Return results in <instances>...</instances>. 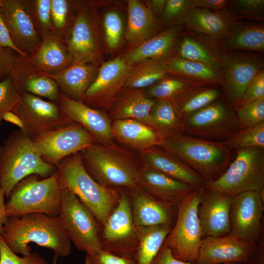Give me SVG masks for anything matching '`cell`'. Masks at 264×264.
I'll use <instances>...</instances> for the list:
<instances>
[{
	"label": "cell",
	"mask_w": 264,
	"mask_h": 264,
	"mask_svg": "<svg viewBox=\"0 0 264 264\" xmlns=\"http://www.w3.org/2000/svg\"><path fill=\"white\" fill-rule=\"evenodd\" d=\"M1 236L13 252L22 256L31 252V243L50 249L62 257L67 256L71 250V242L58 217L44 213L8 217Z\"/></svg>",
	"instance_id": "1"
},
{
	"label": "cell",
	"mask_w": 264,
	"mask_h": 264,
	"mask_svg": "<svg viewBox=\"0 0 264 264\" xmlns=\"http://www.w3.org/2000/svg\"><path fill=\"white\" fill-rule=\"evenodd\" d=\"M157 147L178 158L206 182L221 176L235 156L224 142L184 134L163 136Z\"/></svg>",
	"instance_id": "2"
},
{
	"label": "cell",
	"mask_w": 264,
	"mask_h": 264,
	"mask_svg": "<svg viewBox=\"0 0 264 264\" xmlns=\"http://www.w3.org/2000/svg\"><path fill=\"white\" fill-rule=\"evenodd\" d=\"M79 152L87 172L102 185L127 191L137 186L141 166L114 144L95 142Z\"/></svg>",
	"instance_id": "3"
},
{
	"label": "cell",
	"mask_w": 264,
	"mask_h": 264,
	"mask_svg": "<svg viewBox=\"0 0 264 264\" xmlns=\"http://www.w3.org/2000/svg\"><path fill=\"white\" fill-rule=\"evenodd\" d=\"M57 170L41 158L31 138L20 129L9 134L0 145V187L7 198L13 187L25 177L37 175L44 178Z\"/></svg>",
	"instance_id": "4"
},
{
	"label": "cell",
	"mask_w": 264,
	"mask_h": 264,
	"mask_svg": "<svg viewBox=\"0 0 264 264\" xmlns=\"http://www.w3.org/2000/svg\"><path fill=\"white\" fill-rule=\"evenodd\" d=\"M57 167L63 186L90 210L102 226L116 207L121 189L106 187L93 179L85 169L80 152L62 159Z\"/></svg>",
	"instance_id": "5"
},
{
	"label": "cell",
	"mask_w": 264,
	"mask_h": 264,
	"mask_svg": "<svg viewBox=\"0 0 264 264\" xmlns=\"http://www.w3.org/2000/svg\"><path fill=\"white\" fill-rule=\"evenodd\" d=\"M62 187L58 170L44 178L37 175L25 177L13 187L7 198V216L33 213L58 216Z\"/></svg>",
	"instance_id": "6"
},
{
	"label": "cell",
	"mask_w": 264,
	"mask_h": 264,
	"mask_svg": "<svg viewBox=\"0 0 264 264\" xmlns=\"http://www.w3.org/2000/svg\"><path fill=\"white\" fill-rule=\"evenodd\" d=\"M204 187L232 197L247 191L264 196V148L236 151L235 156L225 172L217 179L206 182Z\"/></svg>",
	"instance_id": "7"
},
{
	"label": "cell",
	"mask_w": 264,
	"mask_h": 264,
	"mask_svg": "<svg viewBox=\"0 0 264 264\" xmlns=\"http://www.w3.org/2000/svg\"><path fill=\"white\" fill-rule=\"evenodd\" d=\"M58 217L67 237L78 251L92 254L102 249L101 225L90 210L64 186Z\"/></svg>",
	"instance_id": "8"
},
{
	"label": "cell",
	"mask_w": 264,
	"mask_h": 264,
	"mask_svg": "<svg viewBox=\"0 0 264 264\" xmlns=\"http://www.w3.org/2000/svg\"><path fill=\"white\" fill-rule=\"evenodd\" d=\"M201 200L200 188L187 194L177 209L175 223L163 245L179 260L195 264L202 239L198 210Z\"/></svg>",
	"instance_id": "9"
},
{
	"label": "cell",
	"mask_w": 264,
	"mask_h": 264,
	"mask_svg": "<svg viewBox=\"0 0 264 264\" xmlns=\"http://www.w3.org/2000/svg\"><path fill=\"white\" fill-rule=\"evenodd\" d=\"M183 134L224 142L240 130L234 106L224 96L182 119Z\"/></svg>",
	"instance_id": "10"
},
{
	"label": "cell",
	"mask_w": 264,
	"mask_h": 264,
	"mask_svg": "<svg viewBox=\"0 0 264 264\" xmlns=\"http://www.w3.org/2000/svg\"><path fill=\"white\" fill-rule=\"evenodd\" d=\"M101 242L102 249L134 259L138 237L127 190H121L116 207L102 224Z\"/></svg>",
	"instance_id": "11"
},
{
	"label": "cell",
	"mask_w": 264,
	"mask_h": 264,
	"mask_svg": "<svg viewBox=\"0 0 264 264\" xmlns=\"http://www.w3.org/2000/svg\"><path fill=\"white\" fill-rule=\"evenodd\" d=\"M264 67L263 53L223 49L220 70L224 97L233 105L240 101L250 82Z\"/></svg>",
	"instance_id": "12"
},
{
	"label": "cell",
	"mask_w": 264,
	"mask_h": 264,
	"mask_svg": "<svg viewBox=\"0 0 264 264\" xmlns=\"http://www.w3.org/2000/svg\"><path fill=\"white\" fill-rule=\"evenodd\" d=\"M31 139L41 158L56 167L62 159L96 142L87 129L75 122L43 132Z\"/></svg>",
	"instance_id": "13"
},
{
	"label": "cell",
	"mask_w": 264,
	"mask_h": 264,
	"mask_svg": "<svg viewBox=\"0 0 264 264\" xmlns=\"http://www.w3.org/2000/svg\"><path fill=\"white\" fill-rule=\"evenodd\" d=\"M18 119L20 129L31 138L71 122L56 102L27 92L21 94L12 111Z\"/></svg>",
	"instance_id": "14"
},
{
	"label": "cell",
	"mask_w": 264,
	"mask_h": 264,
	"mask_svg": "<svg viewBox=\"0 0 264 264\" xmlns=\"http://www.w3.org/2000/svg\"><path fill=\"white\" fill-rule=\"evenodd\" d=\"M94 13L90 5L79 1L72 24L64 41L74 63L97 66L100 49Z\"/></svg>",
	"instance_id": "15"
},
{
	"label": "cell",
	"mask_w": 264,
	"mask_h": 264,
	"mask_svg": "<svg viewBox=\"0 0 264 264\" xmlns=\"http://www.w3.org/2000/svg\"><path fill=\"white\" fill-rule=\"evenodd\" d=\"M131 67L121 57L103 63L82 101L95 109L109 110L124 88Z\"/></svg>",
	"instance_id": "16"
},
{
	"label": "cell",
	"mask_w": 264,
	"mask_h": 264,
	"mask_svg": "<svg viewBox=\"0 0 264 264\" xmlns=\"http://www.w3.org/2000/svg\"><path fill=\"white\" fill-rule=\"evenodd\" d=\"M264 196L254 191L233 197L230 212L229 234L256 243L264 234Z\"/></svg>",
	"instance_id": "17"
},
{
	"label": "cell",
	"mask_w": 264,
	"mask_h": 264,
	"mask_svg": "<svg viewBox=\"0 0 264 264\" xmlns=\"http://www.w3.org/2000/svg\"><path fill=\"white\" fill-rule=\"evenodd\" d=\"M0 10L14 45L29 58L42 40L24 0H2Z\"/></svg>",
	"instance_id": "18"
},
{
	"label": "cell",
	"mask_w": 264,
	"mask_h": 264,
	"mask_svg": "<svg viewBox=\"0 0 264 264\" xmlns=\"http://www.w3.org/2000/svg\"><path fill=\"white\" fill-rule=\"evenodd\" d=\"M255 243L229 234L201 239L195 264L244 263Z\"/></svg>",
	"instance_id": "19"
},
{
	"label": "cell",
	"mask_w": 264,
	"mask_h": 264,
	"mask_svg": "<svg viewBox=\"0 0 264 264\" xmlns=\"http://www.w3.org/2000/svg\"><path fill=\"white\" fill-rule=\"evenodd\" d=\"M200 194L198 214L202 239L229 234L231 230L230 212L233 197L204 186L200 188Z\"/></svg>",
	"instance_id": "20"
},
{
	"label": "cell",
	"mask_w": 264,
	"mask_h": 264,
	"mask_svg": "<svg viewBox=\"0 0 264 264\" xmlns=\"http://www.w3.org/2000/svg\"><path fill=\"white\" fill-rule=\"evenodd\" d=\"M57 103L71 122L84 127L92 135L97 143L113 144L112 122L103 111L91 107L82 101L71 99L61 92Z\"/></svg>",
	"instance_id": "21"
},
{
	"label": "cell",
	"mask_w": 264,
	"mask_h": 264,
	"mask_svg": "<svg viewBox=\"0 0 264 264\" xmlns=\"http://www.w3.org/2000/svg\"><path fill=\"white\" fill-rule=\"evenodd\" d=\"M10 75L20 94L27 92L58 102L60 91L56 82L16 52Z\"/></svg>",
	"instance_id": "22"
},
{
	"label": "cell",
	"mask_w": 264,
	"mask_h": 264,
	"mask_svg": "<svg viewBox=\"0 0 264 264\" xmlns=\"http://www.w3.org/2000/svg\"><path fill=\"white\" fill-rule=\"evenodd\" d=\"M135 226H174L177 209L150 195L138 186L127 191Z\"/></svg>",
	"instance_id": "23"
},
{
	"label": "cell",
	"mask_w": 264,
	"mask_h": 264,
	"mask_svg": "<svg viewBox=\"0 0 264 264\" xmlns=\"http://www.w3.org/2000/svg\"><path fill=\"white\" fill-rule=\"evenodd\" d=\"M137 186L150 195L176 209L184 197L196 189L159 171L142 167L139 171Z\"/></svg>",
	"instance_id": "24"
},
{
	"label": "cell",
	"mask_w": 264,
	"mask_h": 264,
	"mask_svg": "<svg viewBox=\"0 0 264 264\" xmlns=\"http://www.w3.org/2000/svg\"><path fill=\"white\" fill-rule=\"evenodd\" d=\"M223 51L221 42L198 33L184 26L175 54L180 58L201 63L220 71Z\"/></svg>",
	"instance_id": "25"
},
{
	"label": "cell",
	"mask_w": 264,
	"mask_h": 264,
	"mask_svg": "<svg viewBox=\"0 0 264 264\" xmlns=\"http://www.w3.org/2000/svg\"><path fill=\"white\" fill-rule=\"evenodd\" d=\"M142 167L159 171L195 189L201 188L206 181L178 158L157 146L140 152Z\"/></svg>",
	"instance_id": "26"
},
{
	"label": "cell",
	"mask_w": 264,
	"mask_h": 264,
	"mask_svg": "<svg viewBox=\"0 0 264 264\" xmlns=\"http://www.w3.org/2000/svg\"><path fill=\"white\" fill-rule=\"evenodd\" d=\"M237 21L228 8L211 11L193 7L184 26L207 37L221 42L228 36Z\"/></svg>",
	"instance_id": "27"
},
{
	"label": "cell",
	"mask_w": 264,
	"mask_h": 264,
	"mask_svg": "<svg viewBox=\"0 0 264 264\" xmlns=\"http://www.w3.org/2000/svg\"><path fill=\"white\" fill-rule=\"evenodd\" d=\"M184 25L172 26L132 48L124 57L133 66L150 59H166L175 54Z\"/></svg>",
	"instance_id": "28"
},
{
	"label": "cell",
	"mask_w": 264,
	"mask_h": 264,
	"mask_svg": "<svg viewBox=\"0 0 264 264\" xmlns=\"http://www.w3.org/2000/svg\"><path fill=\"white\" fill-rule=\"evenodd\" d=\"M128 21L125 36L132 48L164 29L160 21L148 6L137 0H128Z\"/></svg>",
	"instance_id": "29"
},
{
	"label": "cell",
	"mask_w": 264,
	"mask_h": 264,
	"mask_svg": "<svg viewBox=\"0 0 264 264\" xmlns=\"http://www.w3.org/2000/svg\"><path fill=\"white\" fill-rule=\"evenodd\" d=\"M28 59L36 68L46 74H57L74 63L65 41L52 34L42 40Z\"/></svg>",
	"instance_id": "30"
},
{
	"label": "cell",
	"mask_w": 264,
	"mask_h": 264,
	"mask_svg": "<svg viewBox=\"0 0 264 264\" xmlns=\"http://www.w3.org/2000/svg\"><path fill=\"white\" fill-rule=\"evenodd\" d=\"M156 101L142 89L124 88L108 110L109 116L113 121L133 119L151 126V112Z\"/></svg>",
	"instance_id": "31"
},
{
	"label": "cell",
	"mask_w": 264,
	"mask_h": 264,
	"mask_svg": "<svg viewBox=\"0 0 264 264\" xmlns=\"http://www.w3.org/2000/svg\"><path fill=\"white\" fill-rule=\"evenodd\" d=\"M98 70L97 66L92 64L73 63L57 74H45L56 82L63 94L71 99L82 101L94 81Z\"/></svg>",
	"instance_id": "32"
},
{
	"label": "cell",
	"mask_w": 264,
	"mask_h": 264,
	"mask_svg": "<svg viewBox=\"0 0 264 264\" xmlns=\"http://www.w3.org/2000/svg\"><path fill=\"white\" fill-rule=\"evenodd\" d=\"M112 133L114 139L139 152L157 146L162 138L151 126L133 119L113 121Z\"/></svg>",
	"instance_id": "33"
},
{
	"label": "cell",
	"mask_w": 264,
	"mask_h": 264,
	"mask_svg": "<svg viewBox=\"0 0 264 264\" xmlns=\"http://www.w3.org/2000/svg\"><path fill=\"white\" fill-rule=\"evenodd\" d=\"M170 74L180 77L195 86H216L223 82L220 71L201 63L180 58L176 55L167 58Z\"/></svg>",
	"instance_id": "34"
},
{
	"label": "cell",
	"mask_w": 264,
	"mask_h": 264,
	"mask_svg": "<svg viewBox=\"0 0 264 264\" xmlns=\"http://www.w3.org/2000/svg\"><path fill=\"white\" fill-rule=\"evenodd\" d=\"M221 44L225 50L264 53V24L261 22L238 21Z\"/></svg>",
	"instance_id": "35"
},
{
	"label": "cell",
	"mask_w": 264,
	"mask_h": 264,
	"mask_svg": "<svg viewBox=\"0 0 264 264\" xmlns=\"http://www.w3.org/2000/svg\"><path fill=\"white\" fill-rule=\"evenodd\" d=\"M136 227L138 246L135 264H150L162 247L173 226L163 224Z\"/></svg>",
	"instance_id": "36"
},
{
	"label": "cell",
	"mask_w": 264,
	"mask_h": 264,
	"mask_svg": "<svg viewBox=\"0 0 264 264\" xmlns=\"http://www.w3.org/2000/svg\"><path fill=\"white\" fill-rule=\"evenodd\" d=\"M219 86L194 87L172 102L182 119L222 96Z\"/></svg>",
	"instance_id": "37"
},
{
	"label": "cell",
	"mask_w": 264,
	"mask_h": 264,
	"mask_svg": "<svg viewBox=\"0 0 264 264\" xmlns=\"http://www.w3.org/2000/svg\"><path fill=\"white\" fill-rule=\"evenodd\" d=\"M166 59L147 60L132 66L124 88L142 89L156 83L169 74Z\"/></svg>",
	"instance_id": "38"
},
{
	"label": "cell",
	"mask_w": 264,
	"mask_h": 264,
	"mask_svg": "<svg viewBox=\"0 0 264 264\" xmlns=\"http://www.w3.org/2000/svg\"><path fill=\"white\" fill-rule=\"evenodd\" d=\"M151 126L163 136L183 134V120L172 101L156 100L150 114Z\"/></svg>",
	"instance_id": "39"
},
{
	"label": "cell",
	"mask_w": 264,
	"mask_h": 264,
	"mask_svg": "<svg viewBox=\"0 0 264 264\" xmlns=\"http://www.w3.org/2000/svg\"><path fill=\"white\" fill-rule=\"evenodd\" d=\"M197 87L177 76L167 74L146 88V95L155 100L172 101L188 89Z\"/></svg>",
	"instance_id": "40"
},
{
	"label": "cell",
	"mask_w": 264,
	"mask_h": 264,
	"mask_svg": "<svg viewBox=\"0 0 264 264\" xmlns=\"http://www.w3.org/2000/svg\"><path fill=\"white\" fill-rule=\"evenodd\" d=\"M79 1L51 0L52 35L64 40L73 22Z\"/></svg>",
	"instance_id": "41"
},
{
	"label": "cell",
	"mask_w": 264,
	"mask_h": 264,
	"mask_svg": "<svg viewBox=\"0 0 264 264\" xmlns=\"http://www.w3.org/2000/svg\"><path fill=\"white\" fill-rule=\"evenodd\" d=\"M224 143L234 152L242 148H264V122L251 128L240 130Z\"/></svg>",
	"instance_id": "42"
},
{
	"label": "cell",
	"mask_w": 264,
	"mask_h": 264,
	"mask_svg": "<svg viewBox=\"0 0 264 264\" xmlns=\"http://www.w3.org/2000/svg\"><path fill=\"white\" fill-rule=\"evenodd\" d=\"M42 40L52 34L51 0H24Z\"/></svg>",
	"instance_id": "43"
},
{
	"label": "cell",
	"mask_w": 264,
	"mask_h": 264,
	"mask_svg": "<svg viewBox=\"0 0 264 264\" xmlns=\"http://www.w3.org/2000/svg\"><path fill=\"white\" fill-rule=\"evenodd\" d=\"M228 8L236 21H264V0H230Z\"/></svg>",
	"instance_id": "44"
},
{
	"label": "cell",
	"mask_w": 264,
	"mask_h": 264,
	"mask_svg": "<svg viewBox=\"0 0 264 264\" xmlns=\"http://www.w3.org/2000/svg\"><path fill=\"white\" fill-rule=\"evenodd\" d=\"M192 8V0H167L159 20L169 27L184 25Z\"/></svg>",
	"instance_id": "45"
},
{
	"label": "cell",
	"mask_w": 264,
	"mask_h": 264,
	"mask_svg": "<svg viewBox=\"0 0 264 264\" xmlns=\"http://www.w3.org/2000/svg\"><path fill=\"white\" fill-rule=\"evenodd\" d=\"M240 130L256 126L264 122V97L235 109Z\"/></svg>",
	"instance_id": "46"
},
{
	"label": "cell",
	"mask_w": 264,
	"mask_h": 264,
	"mask_svg": "<svg viewBox=\"0 0 264 264\" xmlns=\"http://www.w3.org/2000/svg\"><path fill=\"white\" fill-rule=\"evenodd\" d=\"M103 25L106 42L108 48L115 50L119 45L123 33L122 18L115 10H110L105 14Z\"/></svg>",
	"instance_id": "47"
},
{
	"label": "cell",
	"mask_w": 264,
	"mask_h": 264,
	"mask_svg": "<svg viewBox=\"0 0 264 264\" xmlns=\"http://www.w3.org/2000/svg\"><path fill=\"white\" fill-rule=\"evenodd\" d=\"M20 95L10 75L0 80V128L4 115L12 111Z\"/></svg>",
	"instance_id": "48"
},
{
	"label": "cell",
	"mask_w": 264,
	"mask_h": 264,
	"mask_svg": "<svg viewBox=\"0 0 264 264\" xmlns=\"http://www.w3.org/2000/svg\"><path fill=\"white\" fill-rule=\"evenodd\" d=\"M0 264H48L38 252L18 256L6 244L0 235Z\"/></svg>",
	"instance_id": "49"
},
{
	"label": "cell",
	"mask_w": 264,
	"mask_h": 264,
	"mask_svg": "<svg viewBox=\"0 0 264 264\" xmlns=\"http://www.w3.org/2000/svg\"><path fill=\"white\" fill-rule=\"evenodd\" d=\"M263 97H264V69L250 82L241 100L233 106L234 109H236Z\"/></svg>",
	"instance_id": "50"
},
{
	"label": "cell",
	"mask_w": 264,
	"mask_h": 264,
	"mask_svg": "<svg viewBox=\"0 0 264 264\" xmlns=\"http://www.w3.org/2000/svg\"><path fill=\"white\" fill-rule=\"evenodd\" d=\"M85 264H135L134 259L117 256L103 249L92 254H86Z\"/></svg>",
	"instance_id": "51"
},
{
	"label": "cell",
	"mask_w": 264,
	"mask_h": 264,
	"mask_svg": "<svg viewBox=\"0 0 264 264\" xmlns=\"http://www.w3.org/2000/svg\"><path fill=\"white\" fill-rule=\"evenodd\" d=\"M15 53L10 48L0 46V80L10 75Z\"/></svg>",
	"instance_id": "52"
},
{
	"label": "cell",
	"mask_w": 264,
	"mask_h": 264,
	"mask_svg": "<svg viewBox=\"0 0 264 264\" xmlns=\"http://www.w3.org/2000/svg\"><path fill=\"white\" fill-rule=\"evenodd\" d=\"M192 7L211 11H220L228 8L230 0H192Z\"/></svg>",
	"instance_id": "53"
},
{
	"label": "cell",
	"mask_w": 264,
	"mask_h": 264,
	"mask_svg": "<svg viewBox=\"0 0 264 264\" xmlns=\"http://www.w3.org/2000/svg\"><path fill=\"white\" fill-rule=\"evenodd\" d=\"M150 264H192L175 258L171 250L162 245L159 251Z\"/></svg>",
	"instance_id": "54"
},
{
	"label": "cell",
	"mask_w": 264,
	"mask_h": 264,
	"mask_svg": "<svg viewBox=\"0 0 264 264\" xmlns=\"http://www.w3.org/2000/svg\"><path fill=\"white\" fill-rule=\"evenodd\" d=\"M0 46L10 48L22 57L24 55L13 43L8 30L2 19L0 10ZM26 58V57H25Z\"/></svg>",
	"instance_id": "55"
},
{
	"label": "cell",
	"mask_w": 264,
	"mask_h": 264,
	"mask_svg": "<svg viewBox=\"0 0 264 264\" xmlns=\"http://www.w3.org/2000/svg\"><path fill=\"white\" fill-rule=\"evenodd\" d=\"M245 264H264V234L255 243V246Z\"/></svg>",
	"instance_id": "56"
},
{
	"label": "cell",
	"mask_w": 264,
	"mask_h": 264,
	"mask_svg": "<svg viewBox=\"0 0 264 264\" xmlns=\"http://www.w3.org/2000/svg\"><path fill=\"white\" fill-rule=\"evenodd\" d=\"M5 195L3 190L0 187V235H1L4 229L8 217L7 215L5 202Z\"/></svg>",
	"instance_id": "57"
},
{
	"label": "cell",
	"mask_w": 264,
	"mask_h": 264,
	"mask_svg": "<svg viewBox=\"0 0 264 264\" xmlns=\"http://www.w3.org/2000/svg\"><path fill=\"white\" fill-rule=\"evenodd\" d=\"M167 0H152L149 1L148 7L154 16L158 19L162 15L166 6Z\"/></svg>",
	"instance_id": "58"
},
{
	"label": "cell",
	"mask_w": 264,
	"mask_h": 264,
	"mask_svg": "<svg viewBox=\"0 0 264 264\" xmlns=\"http://www.w3.org/2000/svg\"><path fill=\"white\" fill-rule=\"evenodd\" d=\"M58 256L54 254L52 260V264H57V259H58Z\"/></svg>",
	"instance_id": "59"
},
{
	"label": "cell",
	"mask_w": 264,
	"mask_h": 264,
	"mask_svg": "<svg viewBox=\"0 0 264 264\" xmlns=\"http://www.w3.org/2000/svg\"><path fill=\"white\" fill-rule=\"evenodd\" d=\"M245 264L244 263H228V264Z\"/></svg>",
	"instance_id": "60"
},
{
	"label": "cell",
	"mask_w": 264,
	"mask_h": 264,
	"mask_svg": "<svg viewBox=\"0 0 264 264\" xmlns=\"http://www.w3.org/2000/svg\"><path fill=\"white\" fill-rule=\"evenodd\" d=\"M1 3H2V0H0V7L1 5Z\"/></svg>",
	"instance_id": "61"
}]
</instances>
